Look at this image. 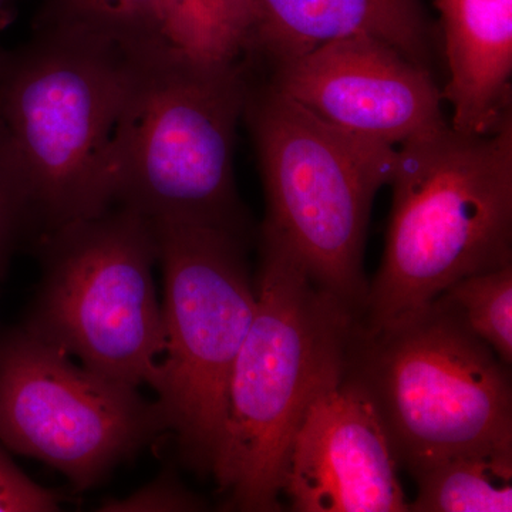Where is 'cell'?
<instances>
[{
    "label": "cell",
    "mask_w": 512,
    "mask_h": 512,
    "mask_svg": "<svg viewBox=\"0 0 512 512\" xmlns=\"http://www.w3.org/2000/svg\"><path fill=\"white\" fill-rule=\"evenodd\" d=\"M383 261L360 322L420 311L467 276L512 264V121L485 136L444 124L397 146Z\"/></svg>",
    "instance_id": "cell-3"
},
{
    "label": "cell",
    "mask_w": 512,
    "mask_h": 512,
    "mask_svg": "<svg viewBox=\"0 0 512 512\" xmlns=\"http://www.w3.org/2000/svg\"><path fill=\"white\" fill-rule=\"evenodd\" d=\"M161 8L168 43L195 62L231 64L255 52L256 0H161Z\"/></svg>",
    "instance_id": "cell-15"
},
{
    "label": "cell",
    "mask_w": 512,
    "mask_h": 512,
    "mask_svg": "<svg viewBox=\"0 0 512 512\" xmlns=\"http://www.w3.org/2000/svg\"><path fill=\"white\" fill-rule=\"evenodd\" d=\"M59 510L56 494L30 480L0 443V512Z\"/></svg>",
    "instance_id": "cell-19"
},
{
    "label": "cell",
    "mask_w": 512,
    "mask_h": 512,
    "mask_svg": "<svg viewBox=\"0 0 512 512\" xmlns=\"http://www.w3.org/2000/svg\"><path fill=\"white\" fill-rule=\"evenodd\" d=\"M3 3H5V0H0V20H2Z\"/></svg>",
    "instance_id": "cell-21"
},
{
    "label": "cell",
    "mask_w": 512,
    "mask_h": 512,
    "mask_svg": "<svg viewBox=\"0 0 512 512\" xmlns=\"http://www.w3.org/2000/svg\"><path fill=\"white\" fill-rule=\"evenodd\" d=\"M399 468L379 414L345 373L306 413L282 494L298 512H406Z\"/></svg>",
    "instance_id": "cell-11"
},
{
    "label": "cell",
    "mask_w": 512,
    "mask_h": 512,
    "mask_svg": "<svg viewBox=\"0 0 512 512\" xmlns=\"http://www.w3.org/2000/svg\"><path fill=\"white\" fill-rule=\"evenodd\" d=\"M37 25L86 33L133 55L171 47L161 0H42Z\"/></svg>",
    "instance_id": "cell-16"
},
{
    "label": "cell",
    "mask_w": 512,
    "mask_h": 512,
    "mask_svg": "<svg viewBox=\"0 0 512 512\" xmlns=\"http://www.w3.org/2000/svg\"><path fill=\"white\" fill-rule=\"evenodd\" d=\"M256 309L232 367L212 476L229 510L278 511L289 454L312 404L343 379L360 316L262 235Z\"/></svg>",
    "instance_id": "cell-1"
},
{
    "label": "cell",
    "mask_w": 512,
    "mask_h": 512,
    "mask_svg": "<svg viewBox=\"0 0 512 512\" xmlns=\"http://www.w3.org/2000/svg\"><path fill=\"white\" fill-rule=\"evenodd\" d=\"M255 52L284 62L323 43L373 36L429 69L430 28L423 0H256ZM254 52V53H255Z\"/></svg>",
    "instance_id": "cell-13"
},
{
    "label": "cell",
    "mask_w": 512,
    "mask_h": 512,
    "mask_svg": "<svg viewBox=\"0 0 512 512\" xmlns=\"http://www.w3.org/2000/svg\"><path fill=\"white\" fill-rule=\"evenodd\" d=\"M416 512L512 511V450L467 451L417 464Z\"/></svg>",
    "instance_id": "cell-14"
},
{
    "label": "cell",
    "mask_w": 512,
    "mask_h": 512,
    "mask_svg": "<svg viewBox=\"0 0 512 512\" xmlns=\"http://www.w3.org/2000/svg\"><path fill=\"white\" fill-rule=\"evenodd\" d=\"M143 56L40 25L26 45L0 50V138L40 235L114 207L117 144Z\"/></svg>",
    "instance_id": "cell-2"
},
{
    "label": "cell",
    "mask_w": 512,
    "mask_h": 512,
    "mask_svg": "<svg viewBox=\"0 0 512 512\" xmlns=\"http://www.w3.org/2000/svg\"><path fill=\"white\" fill-rule=\"evenodd\" d=\"M443 26L450 126L485 136L512 121V0H434Z\"/></svg>",
    "instance_id": "cell-12"
},
{
    "label": "cell",
    "mask_w": 512,
    "mask_h": 512,
    "mask_svg": "<svg viewBox=\"0 0 512 512\" xmlns=\"http://www.w3.org/2000/svg\"><path fill=\"white\" fill-rule=\"evenodd\" d=\"M167 430L138 387L73 362L20 325L0 335V443L49 464L77 490Z\"/></svg>",
    "instance_id": "cell-9"
},
{
    "label": "cell",
    "mask_w": 512,
    "mask_h": 512,
    "mask_svg": "<svg viewBox=\"0 0 512 512\" xmlns=\"http://www.w3.org/2000/svg\"><path fill=\"white\" fill-rule=\"evenodd\" d=\"M266 194L262 235L284 244L313 281L362 316L373 198L392 180L397 147L320 120L271 84L249 94Z\"/></svg>",
    "instance_id": "cell-5"
},
{
    "label": "cell",
    "mask_w": 512,
    "mask_h": 512,
    "mask_svg": "<svg viewBox=\"0 0 512 512\" xmlns=\"http://www.w3.org/2000/svg\"><path fill=\"white\" fill-rule=\"evenodd\" d=\"M202 503L171 474H164L141 488L138 493L120 501L104 504L103 511H197Z\"/></svg>",
    "instance_id": "cell-20"
},
{
    "label": "cell",
    "mask_w": 512,
    "mask_h": 512,
    "mask_svg": "<svg viewBox=\"0 0 512 512\" xmlns=\"http://www.w3.org/2000/svg\"><path fill=\"white\" fill-rule=\"evenodd\" d=\"M36 248L42 276L23 325L94 372L156 392L165 325L151 221L111 207L43 232Z\"/></svg>",
    "instance_id": "cell-7"
},
{
    "label": "cell",
    "mask_w": 512,
    "mask_h": 512,
    "mask_svg": "<svg viewBox=\"0 0 512 512\" xmlns=\"http://www.w3.org/2000/svg\"><path fill=\"white\" fill-rule=\"evenodd\" d=\"M269 84L340 130L396 147L447 123L430 70L373 36L275 63Z\"/></svg>",
    "instance_id": "cell-10"
},
{
    "label": "cell",
    "mask_w": 512,
    "mask_h": 512,
    "mask_svg": "<svg viewBox=\"0 0 512 512\" xmlns=\"http://www.w3.org/2000/svg\"><path fill=\"white\" fill-rule=\"evenodd\" d=\"M248 94L247 59L207 64L174 47L141 57L117 144L114 207L245 232L234 150Z\"/></svg>",
    "instance_id": "cell-4"
},
{
    "label": "cell",
    "mask_w": 512,
    "mask_h": 512,
    "mask_svg": "<svg viewBox=\"0 0 512 512\" xmlns=\"http://www.w3.org/2000/svg\"><path fill=\"white\" fill-rule=\"evenodd\" d=\"M346 375L375 407L400 468L512 450L510 366L439 298L382 328L359 319Z\"/></svg>",
    "instance_id": "cell-6"
},
{
    "label": "cell",
    "mask_w": 512,
    "mask_h": 512,
    "mask_svg": "<svg viewBox=\"0 0 512 512\" xmlns=\"http://www.w3.org/2000/svg\"><path fill=\"white\" fill-rule=\"evenodd\" d=\"M439 299L505 365L511 366L512 264L460 279Z\"/></svg>",
    "instance_id": "cell-17"
},
{
    "label": "cell",
    "mask_w": 512,
    "mask_h": 512,
    "mask_svg": "<svg viewBox=\"0 0 512 512\" xmlns=\"http://www.w3.org/2000/svg\"><path fill=\"white\" fill-rule=\"evenodd\" d=\"M164 275L165 355L157 403L184 463L212 474L232 367L256 309L244 232L151 222Z\"/></svg>",
    "instance_id": "cell-8"
},
{
    "label": "cell",
    "mask_w": 512,
    "mask_h": 512,
    "mask_svg": "<svg viewBox=\"0 0 512 512\" xmlns=\"http://www.w3.org/2000/svg\"><path fill=\"white\" fill-rule=\"evenodd\" d=\"M39 235L35 212L0 138V278L16 252L32 238L36 242Z\"/></svg>",
    "instance_id": "cell-18"
}]
</instances>
